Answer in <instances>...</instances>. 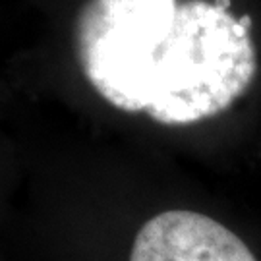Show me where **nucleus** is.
Instances as JSON below:
<instances>
[{
	"instance_id": "nucleus-1",
	"label": "nucleus",
	"mask_w": 261,
	"mask_h": 261,
	"mask_svg": "<svg viewBox=\"0 0 261 261\" xmlns=\"http://www.w3.org/2000/svg\"><path fill=\"white\" fill-rule=\"evenodd\" d=\"M250 23L228 0H87L74 47L85 80L114 109L190 126L223 114L252 87Z\"/></svg>"
},
{
	"instance_id": "nucleus-2",
	"label": "nucleus",
	"mask_w": 261,
	"mask_h": 261,
	"mask_svg": "<svg viewBox=\"0 0 261 261\" xmlns=\"http://www.w3.org/2000/svg\"><path fill=\"white\" fill-rule=\"evenodd\" d=\"M130 261H257L228 226L197 211H165L141 226Z\"/></svg>"
}]
</instances>
